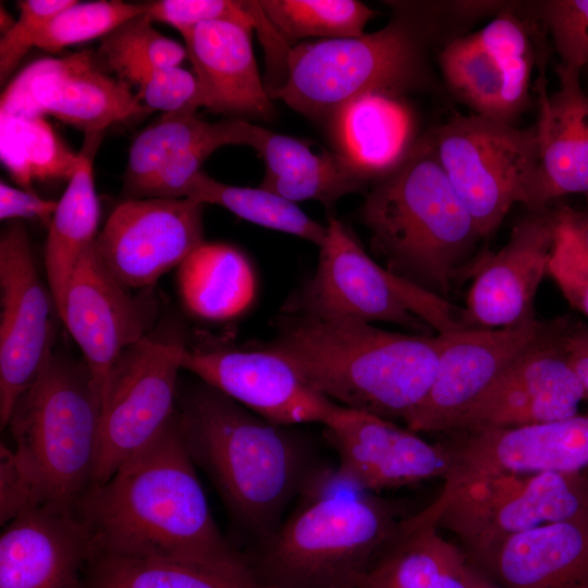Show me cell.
<instances>
[{"instance_id":"c3c4849f","label":"cell","mask_w":588,"mask_h":588,"mask_svg":"<svg viewBox=\"0 0 588 588\" xmlns=\"http://www.w3.org/2000/svg\"><path fill=\"white\" fill-rule=\"evenodd\" d=\"M563 346L581 384L585 400H588V327L572 318L564 333Z\"/></svg>"},{"instance_id":"d6a6232c","label":"cell","mask_w":588,"mask_h":588,"mask_svg":"<svg viewBox=\"0 0 588 588\" xmlns=\"http://www.w3.org/2000/svg\"><path fill=\"white\" fill-rule=\"evenodd\" d=\"M195 109L162 113L133 140L125 169L124 187L139 197L145 185L174 155L218 134L224 121L205 122Z\"/></svg>"},{"instance_id":"7dc6e473","label":"cell","mask_w":588,"mask_h":588,"mask_svg":"<svg viewBox=\"0 0 588 588\" xmlns=\"http://www.w3.org/2000/svg\"><path fill=\"white\" fill-rule=\"evenodd\" d=\"M58 201L40 198L34 192L13 187L3 181L0 183V219L17 220L23 218H38L51 221Z\"/></svg>"},{"instance_id":"681fc988","label":"cell","mask_w":588,"mask_h":588,"mask_svg":"<svg viewBox=\"0 0 588 588\" xmlns=\"http://www.w3.org/2000/svg\"><path fill=\"white\" fill-rule=\"evenodd\" d=\"M556 213L561 222L588 254V209L577 210L568 206H561L556 208Z\"/></svg>"},{"instance_id":"603a6c76","label":"cell","mask_w":588,"mask_h":588,"mask_svg":"<svg viewBox=\"0 0 588 588\" xmlns=\"http://www.w3.org/2000/svg\"><path fill=\"white\" fill-rule=\"evenodd\" d=\"M252 32L229 21L205 22L179 32L199 84L203 107L261 119L273 114L256 64Z\"/></svg>"},{"instance_id":"e575fe53","label":"cell","mask_w":588,"mask_h":588,"mask_svg":"<svg viewBox=\"0 0 588 588\" xmlns=\"http://www.w3.org/2000/svg\"><path fill=\"white\" fill-rule=\"evenodd\" d=\"M268 20L292 47L308 37L360 36L377 12L356 0H260Z\"/></svg>"},{"instance_id":"d4e9b609","label":"cell","mask_w":588,"mask_h":588,"mask_svg":"<svg viewBox=\"0 0 588 588\" xmlns=\"http://www.w3.org/2000/svg\"><path fill=\"white\" fill-rule=\"evenodd\" d=\"M340 154L365 170L372 183L411 152L415 118L401 96L369 94L343 107L333 118Z\"/></svg>"},{"instance_id":"ba28073f","label":"cell","mask_w":588,"mask_h":588,"mask_svg":"<svg viewBox=\"0 0 588 588\" xmlns=\"http://www.w3.org/2000/svg\"><path fill=\"white\" fill-rule=\"evenodd\" d=\"M319 249L315 274L292 296L285 313L389 322L426 335L470 329L464 308L381 267L333 216Z\"/></svg>"},{"instance_id":"4316f807","label":"cell","mask_w":588,"mask_h":588,"mask_svg":"<svg viewBox=\"0 0 588 588\" xmlns=\"http://www.w3.org/2000/svg\"><path fill=\"white\" fill-rule=\"evenodd\" d=\"M103 132L85 134L78 163L58 200L49 223L45 250L48 287L57 310L85 249L96 240L100 207L96 194L93 163Z\"/></svg>"},{"instance_id":"e0dca14e","label":"cell","mask_w":588,"mask_h":588,"mask_svg":"<svg viewBox=\"0 0 588 588\" xmlns=\"http://www.w3.org/2000/svg\"><path fill=\"white\" fill-rule=\"evenodd\" d=\"M204 205L183 198H130L96 237L99 255L127 289L151 287L204 241Z\"/></svg>"},{"instance_id":"7a4b0ae2","label":"cell","mask_w":588,"mask_h":588,"mask_svg":"<svg viewBox=\"0 0 588 588\" xmlns=\"http://www.w3.org/2000/svg\"><path fill=\"white\" fill-rule=\"evenodd\" d=\"M267 345L339 405L405 421L432 385L442 336L285 313L277 336Z\"/></svg>"},{"instance_id":"f907efd6","label":"cell","mask_w":588,"mask_h":588,"mask_svg":"<svg viewBox=\"0 0 588 588\" xmlns=\"http://www.w3.org/2000/svg\"><path fill=\"white\" fill-rule=\"evenodd\" d=\"M468 588H503L485 568L468 558Z\"/></svg>"},{"instance_id":"f546056e","label":"cell","mask_w":588,"mask_h":588,"mask_svg":"<svg viewBox=\"0 0 588 588\" xmlns=\"http://www.w3.org/2000/svg\"><path fill=\"white\" fill-rule=\"evenodd\" d=\"M535 20L522 17L507 4L485 27L476 32L487 52L498 65L503 81L504 121L513 120L530 102V78L536 61L546 63V32Z\"/></svg>"},{"instance_id":"816d5d0a","label":"cell","mask_w":588,"mask_h":588,"mask_svg":"<svg viewBox=\"0 0 588 588\" xmlns=\"http://www.w3.org/2000/svg\"><path fill=\"white\" fill-rule=\"evenodd\" d=\"M15 21L10 16V14L1 5L0 9V27L1 32L4 34L8 33L14 25Z\"/></svg>"},{"instance_id":"7402d4cb","label":"cell","mask_w":588,"mask_h":588,"mask_svg":"<svg viewBox=\"0 0 588 588\" xmlns=\"http://www.w3.org/2000/svg\"><path fill=\"white\" fill-rule=\"evenodd\" d=\"M559 88L548 94L544 72L537 83L539 172L527 210L549 207L568 194L588 201V95L580 75L560 64Z\"/></svg>"},{"instance_id":"8d00e7d4","label":"cell","mask_w":588,"mask_h":588,"mask_svg":"<svg viewBox=\"0 0 588 588\" xmlns=\"http://www.w3.org/2000/svg\"><path fill=\"white\" fill-rule=\"evenodd\" d=\"M152 22L169 24L179 32L211 21H229L256 29L269 59L281 56L286 44L266 16L258 1L158 0L146 3Z\"/></svg>"},{"instance_id":"2e32d148","label":"cell","mask_w":588,"mask_h":588,"mask_svg":"<svg viewBox=\"0 0 588 588\" xmlns=\"http://www.w3.org/2000/svg\"><path fill=\"white\" fill-rule=\"evenodd\" d=\"M181 367L273 425L326 426L341 407L310 387L267 344L250 348L185 346Z\"/></svg>"},{"instance_id":"3957f363","label":"cell","mask_w":588,"mask_h":588,"mask_svg":"<svg viewBox=\"0 0 588 588\" xmlns=\"http://www.w3.org/2000/svg\"><path fill=\"white\" fill-rule=\"evenodd\" d=\"M177 412L194 464L233 522L261 543L315 467L306 444L206 383L185 392Z\"/></svg>"},{"instance_id":"277c9868","label":"cell","mask_w":588,"mask_h":588,"mask_svg":"<svg viewBox=\"0 0 588 588\" xmlns=\"http://www.w3.org/2000/svg\"><path fill=\"white\" fill-rule=\"evenodd\" d=\"M283 524L260 543L253 566L262 585L356 588L400 535L396 503L347 479L339 468L314 467Z\"/></svg>"},{"instance_id":"74e56055","label":"cell","mask_w":588,"mask_h":588,"mask_svg":"<svg viewBox=\"0 0 588 588\" xmlns=\"http://www.w3.org/2000/svg\"><path fill=\"white\" fill-rule=\"evenodd\" d=\"M370 182L371 176L342 154L323 152L316 166L295 174L264 177L260 186L293 203L313 199L329 207Z\"/></svg>"},{"instance_id":"4fadbf2b","label":"cell","mask_w":588,"mask_h":588,"mask_svg":"<svg viewBox=\"0 0 588 588\" xmlns=\"http://www.w3.org/2000/svg\"><path fill=\"white\" fill-rule=\"evenodd\" d=\"M108 72L91 51L37 60L8 85L0 114L52 115L87 134L148 112L130 84Z\"/></svg>"},{"instance_id":"9a60e30c","label":"cell","mask_w":588,"mask_h":588,"mask_svg":"<svg viewBox=\"0 0 588 588\" xmlns=\"http://www.w3.org/2000/svg\"><path fill=\"white\" fill-rule=\"evenodd\" d=\"M156 313L152 297L133 295L111 273L95 240L75 267L58 315L83 353L100 405L112 367L148 335Z\"/></svg>"},{"instance_id":"1f68e13d","label":"cell","mask_w":588,"mask_h":588,"mask_svg":"<svg viewBox=\"0 0 588 588\" xmlns=\"http://www.w3.org/2000/svg\"><path fill=\"white\" fill-rule=\"evenodd\" d=\"M184 197L203 205H219L252 223L295 235L318 247L327 235V225L309 218L295 203L261 186L218 182L201 170L186 184Z\"/></svg>"},{"instance_id":"6da1fadb","label":"cell","mask_w":588,"mask_h":588,"mask_svg":"<svg viewBox=\"0 0 588 588\" xmlns=\"http://www.w3.org/2000/svg\"><path fill=\"white\" fill-rule=\"evenodd\" d=\"M188 453L179 412L75 507L98 552L217 568L253 567L219 530Z\"/></svg>"},{"instance_id":"7c38bea8","label":"cell","mask_w":588,"mask_h":588,"mask_svg":"<svg viewBox=\"0 0 588 588\" xmlns=\"http://www.w3.org/2000/svg\"><path fill=\"white\" fill-rule=\"evenodd\" d=\"M0 424L53 356L57 306L36 268L27 232L9 221L0 238Z\"/></svg>"},{"instance_id":"7bdbcfd3","label":"cell","mask_w":588,"mask_h":588,"mask_svg":"<svg viewBox=\"0 0 588 588\" xmlns=\"http://www.w3.org/2000/svg\"><path fill=\"white\" fill-rule=\"evenodd\" d=\"M133 84L138 87L137 96L148 111L168 113L203 107L195 74L181 66L150 70L139 75Z\"/></svg>"},{"instance_id":"8fae6325","label":"cell","mask_w":588,"mask_h":588,"mask_svg":"<svg viewBox=\"0 0 588 588\" xmlns=\"http://www.w3.org/2000/svg\"><path fill=\"white\" fill-rule=\"evenodd\" d=\"M184 347L175 339L147 335L124 350L115 362L101 399L93 488L107 482L174 416Z\"/></svg>"},{"instance_id":"4dcf8cb0","label":"cell","mask_w":588,"mask_h":588,"mask_svg":"<svg viewBox=\"0 0 588 588\" xmlns=\"http://www.w3.org/2000/svg\"><path fill=\"white\" fill-rule=\"evenodd\" d=\"M0 157L25 191L35 181L70 180L78 163L44 117L0 114Z\"/></svg>"},{"instance_id":"d590c367","label":"cell","mask_w":588,"mask_h":588,"mask_svg":"<svg viewBox=\"0 0 588 588\" xmlns=\"http://www.w3.org/2000/svg\"><path fill=\"white\" fill-rule=\"evenodd\" d=\"M96 53L108 71L128 84L150 70L180 66L186 58L185 47L159 33L146 14L105 36Z\"/></svg>"},{"instance_id":"d6986e66","label":"cell","mask_w":588,"mask_h":588,"mask_svg":"<svg viewBox=\"0 0 588 588\" xmlns=\"http://www.w3.org/2000/svg\"><path fill=\"white\" fill-rule=\"evenodd\" d=\"M556 210H527L497 253L480 255L463 311L468 328L499 329L535 318L534 303L558 233Z\"/></svg>"},{"instance_id":"30bf717a","label":"cell","mask_w":588,"mask_h":588,"mask_svg":"<svg viewBox=\"0 0 588 588\" xmlns=\"http://www.w3.org/2000/svg\"><path fill=\"white\" fill-rule=\"evenodd\" d=\"M587 509L584 471L501 474L469 482L441 506L412 515L409 523L449 530L467 556L482 564L510 537Z\"/></svg>"},{"instance_id":"60d3db41","label":"cell","mask_w":588,"mask_h":588,"mask_svg":"<svg viewBox=\"0 0 588 588\" xmlns=\"http://www.w3.org/2000/svg\"><path fill=\"white\" fill-rule=\"evenodd\" d=\"M534 7L560 57L559 64L581 74L588 65V0H549Z\"/></svg>"},{"instance_id":"52a82bcc","label":"cell","mask_w":588,"mask_h":588,"mask_svg":"<svg viewBox=\"0 0 588 588\" xmlns=\"http://www.w3.org/2000/svg\"><path fill=\"white\" fill-rule=\"evenodd\" d=\"M424 39L420 25L397 17L373 33L292 46L275 96L318 119L365 95L401 96L426 82Z\"/></svg>"},{"instance_id":"44dd1931","label":"cell","mask_w":588,"mask_h":588,"mask_svg":"<svg viewBox=\"0 0 588 588\" xmlns=\"http://www.w3.org/2000/svg\"><path fill=\"white\" fill-rule=\"evenodd\" d=\"M97 552L94 534L75 510L29 509L1 534L0 588H85Z\"/></svg>"},{"instance_id":"ab89813d","label":"cell","mask_w":588,"mask_h":588,"mask_svg":"<svg viewBox=\"0 0 588 588\" xmlns=\"http://www.w3.org/2000/svg\"><path fill=\"white\" fill-rule=\"evenodd\" d=\"M145 13L146 3L75 1L48 23L36 47L58 52L70 45L103 38L125 22Z\"/></svg>"},{"instance_id":"8992f818","label":"cell","mask_w":588,"mask_h":588,"mask_svg":"<svg viewBox=\"0 0 588 588\" xmlns=\"http://www.w3.org/2000/svg\"><path fill=\"white\" fill-rule=\"evenodd\" d=\"M101 405L87 367L53 354L8 426L37 506L75 510L93 488Z\"/></svg>"},{"instance_id":"f5cc1de1","label":"cell","mask_w":588,"mask_h":588,"mask_svg":"<svg viewBox=\"0 0 588 588\" xmlns=\"http://www.w3.org/2000/svg\"><path fill=\"white\" fill-rule=\"evenodd\" d=\"M264 588H279V587L264 585Z\"/></svg>"},{"instance_id":"ac0fdd59","label":"cell","mask_w":588,"mask_h":588,"mask_svg":"<svg viewBox=\"0 0 588 588\" xmlns=\"http://www.w3.org/2000/svg\"><path fill=\"white\" fill-rule=\"evenodd\" d=\"M553 321L535 317L506 328L441 334L434 380L424 401L404 421L407 429L444 433L460 413L549 333Z\"/></svg>"},{"instance_id":"484cf974","label":"cell","mask_w":588,"mask_h":588,"mask_svg":"<svg viewBox=\"0 0 588 588\" xmlns=\"http://www.w3.org/2000/svg\"><path fill=\"white\" fill-rule=\"evenodd\" d=\"M468 556L433 525L405 519L400 535L359 578L356 588H468Z\"/></svg>"},{"instance_id":"b9f144b4","label":"cell","mask_w":588,"mask_h":588,"mask_svg":"<svg viewBox=\"0 0 588 588\" xmlns=\"http://www.w3.org/2000/svg\"><path fill=\"white\" fill-rule=\"evenodd\" d=\"M75 0L19 1L20 14L13 27L0 39V81L3 83L25 54L36 47L48 23Z\"/></svg>"},{"instance_id":"9c48e42d","label":"cell","mask_w":588,"mask_h":588,"mask_svg":"<svg viewBox=\"0 0 588 588\" xmlns=\"http://www.w3.org/2000/svg\"><path fill=\"white\" fill-rule=\"evenodd\" d=\"M452 187L483 240L515 204L528 208L539 172L537 126L457 115L429 135Z\"/></svg>"},{"instance_id":"f1b7e54d","label":"cell","mask_w":588,"mask_h":588,"mask_svg":"<svg viewBox=\"0 0 588 588\" xmlns=\"http://www.w3.org/2000/svg\"><path fill=\"white\" fill-rule=\"evenodd\" d=\"M85 588H264L253 567L217 568L154 556L97 552Z\"/></svg>"},{"instance_id":"f6af8a7d","label":"cell","mask_w":588,"mask_h":588,"mask_svg":"<svg viewBox=\"0 0 588 588\" xmlns=\"http://www.w3.org/2000/svg\"><path fill=\"white\" fill-rule=\"evenodd\" d=\"M265 161V177L295 174L319 163L322 155L311 151L307 144L266 130L256 150Z\"/></svg>"},{"instance_id":"cb8c5ba5","label":"cell","mask_w":588,"mask_h":588,"mask_svg":"<svg viewBox=\"0 0 588 588\" xmlns=\"http://www.w3.org/2000/svg\"><path fill=\"white\" fill-rule=\"evenodd\" d=\"M478 565L503 588H588V509L510 537Z\"/></svg>"},{"instance_id":"83f0119b","label":"cell","mask_w":588,"mask_h":588,"mask_svg":"<svg viewBox=\"0 0 588 588\" xmlns=\"http://www.w3.org/2000/svg\"><path fill=\"white\" fill-rule=\"evenodd\" d=\"M177 268L180 297L195 317L208 321L234 319L255 299V270L232 245L204 242Z\"/></svg>"},{"instance_id":"836d02e7","label":"cell","mask_w":588,"mask_h":588,"mask_svg":"<svg viewBox=\"0 0 588 588\" xmlns=\"http://www.w3.org/2000/svg\"><path fill=\"white\" fill-rule=\"evenodd\" d=\"M439 63L450 91L474 114L504 121L502 75L476 32L445 42Z\"/></svg>"},{"instance_id":"ee69618b","label":"cell","mask_w":588,"mask_h":588,"mask_svg":"<svg viewBox=\"0 0 588 588\" xmlns=\"http://www.w3.org/2000/svg\"><path fill=\"white\" fill-rule=\"evenodd\" d=\"M555 244L548 266V275L563 296L588 317V254L558 217Z\"/></svg>"},{"instance_id":"5b68a950","label":"cell","mask_w":588,"mask_h":588,"mask_svg":"<svg viewBox=\"0 0 588 588\" xmlns=\"http://www.w3.org/2000/svg\"><path fill=\"white\" fill-rule=\"evenodd\" d=\"M362 217L387 269L448 299L480 257L479 230L452 187L429 135L372 183ZM449 301V299H448Z\"/></svg>"},{"instance_id":"11a10c76","label":"cell","mask_w":588,"mask_h":588,"mask_svg":"<svg viewBox=\"0 0 588 588\" xmlns=\"http://www.w3.org/2000/svg\"><path fill=\"white\" fill-rule=\"evenodd\" d=\"M586 475H588V468L584 471Z\"/></svg>"},{"instance_id":"bcb514c9","label":"cell","mask_w":588,"mask_h":588,"mask_svg":"<svg viewBox=\"0 0 588 588\" xmlns=\"http://www.w3.org/2000/svg\"><path fill=\"white\" fill-rule=\"evenodd\" d=\"M32 489L16 465L12 449H0V520L7 525L23 512L36 507Z\"/></svg>"},{"instance_id":"5bb4252c","label":"cell","mask_w":588,"mask_h":588,"mask_svg":"<svg viewBox=\"0 0 588 588\" xmlns=\"http://www.w3.org/2000/svg\"><path fill=\"white\" fill-rule=\"evenodd\" d=\"M571 319L554 318L549 333L460 413L444 433L522 427L578 414L585 395L563 346Z\"/></svg>"},{"instance_id":"ffe728a7","label":"cell","mask_w":588,"mask_h":588,"mask_svg":"<svg viewBox=\"0 0 588 588\" xmlns=\"http://www.w3.org/2000/svg\"><path fill=\"white\" fill-rule=\"evenodd\" d=\"M339 455V470L370 492L444 478L450 453L392 420L341 406L324 426Z\"/></svg>"},{"instance_id":"f35d334b","label":"cell","mask_w":588,"mask_h":588,"mask_svg":"<svg viewBox=\"0 0 588 588\" xmlns=\"http://www.w3.org/2000/svg\"><path fill=\"white\" fill-rule=\"evenodd\" d=\"M265 133V128L245 120H225L218 134L170 158L145 185L138 198H183L186 184L215 150L225 145H246L256 150Z\"/></svg>"},{"instance_id":"db71d44e","label":"cell","mask_w":588,"mask_h":588,"mask_svg":"<svg viewBox=\"0 0 588 588\" xmlns=\"http://www.w3.org/2000/svg\"><path fill=\"white\" fill-rule=\"evenodd\" d=\"M583 72H586V74H587V77H588V65H587V66H586V68L584 69V71H583Z\"/></svg>"}]
</instances>
